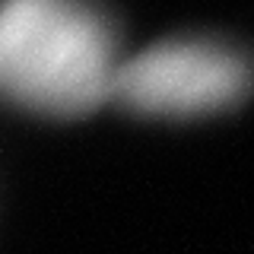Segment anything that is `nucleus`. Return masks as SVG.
<instances>
[{"mask_svg": "<svg viewBox=\"0 0 254 254\" xmlns=\"http://www.w3.org/2000/svg\"><path fill=\"white\" fill-rule=\"evenodd\" d=\"M251 83L254 64L232 45L169 38L121 61L111 99L149 118H200L242 102Z\"/></svg>", "mask_w": 254, "mask_h": 254, "instance_id": "f03ea898", "label": "nucleus"}, {"mask_svg": "<svg viewBox=\"0 0 254 254\" xmlns=\"http://www.w3.org/2000/svg\"><path fill=\"white\" fill-rule=\"evenodd\" d=\"M115 26L95 0H0V92L48 118L115 95Z\"/></svg>", "mask_w": 254, "mask_h": 254, "instance_id": "f257e3e1", "label": "nucleus"}]
</instances>
